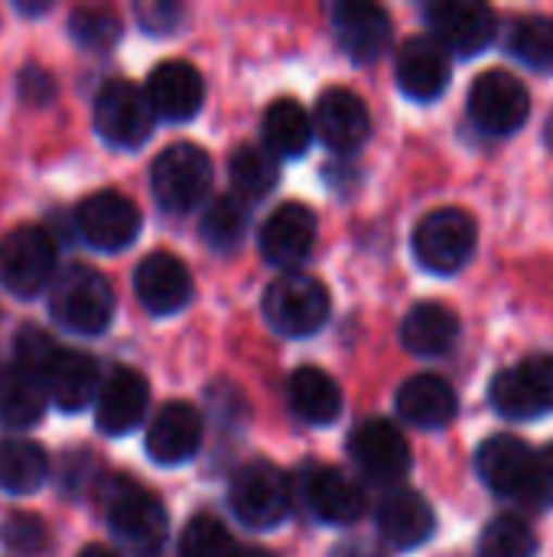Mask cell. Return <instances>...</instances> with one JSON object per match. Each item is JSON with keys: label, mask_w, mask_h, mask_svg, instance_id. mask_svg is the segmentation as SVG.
I'll use <instances>...</instances> for the list:
<instances>
[{"label": "cell", "mask_w": 553, "mask_h": 557, "mask_svg": "<svg viewBox=\"0 0 553 557\" xmlns=\"http://www.w3.org/2000/svg\"><path fill=\"white\" fill-rule=\"evenodd\" d=\"M150 405V385L134 369H114L98 388V428L111 437L130 434Z\"/></svg>", "instance_id": "obj_23"}, {"label": "cell", "mask_w": 553, "mask_h": 557, "mask_svg": "<svg viewBox=\"0 0 553 557\" xmlns=\"http://www.w3.org/2000/svg\"><path fill=\"white\" fill-rule=\"evenodd\" d=\"M378 532L394 552H414L437 532V516L420 493L398 490L378 509Z\"/></svg>", "instance_id": "obj_24"}, {"label": "cell", "mask_w": 553, "mask_h": 557, "mask_svg": "<svg viewBox=\"0 0 553 557\" xmlns=\"http://www.w3.org/2000/svg\"><path fill=\"white\" fill-rule=\"evenodd\" d=\"M228 499L248 529H277L290 512V483L274 463L254 460L235 473Z\"/></svg>", "instance_id": "obj_7"}, {"label": "cell", "mask_w": 553, "mask_h": 557, "mask_svg": "<svg viewBox=\"0 0 553 557\" xmlns=\"http://www.w3.org/2000/svg\"><path fill=\"white\" fill-rule=\"evenodd\" d=\"M456 339H460V320L447 304H437V300L417 304L401 323L404 349L424 359L443 356L447 349H453Z\"/></svg>", "instance_id": "obj_27"}, {"label": "cell", "mask_w": 553, "mask_h": 557, "mask_svg": "<svg viewBox=\"0 0 553 557\" xmlns=\"http://www.w3.org/2000/svg\"><path fill=\"white\" fill-rule=\"evenodd\" d=\"M398 414L420 428V431H440L456 418V392L447 379L440 375H414L401 385L398 392Z\"/></svg>", "instance_id": "obj_25"}, {"label": "cell", "mask_w": 553, "mask_h": 557, "mask_svg": "<svg viewBox=\"0 0 553 557\" xmlns=\"http://www.w3.org/2000/svg\"><path fill=\"white\" fill-rule=\"evenodd\" d=\"M134 290H137V300L153 317H169V313H179L192 300V274L176 255L156 251L137 264Z\"/></svg>", "instance_id": "obj_16"}, {"label": "cell", "mask_w": 553, "mask_h": 557, "mask_svg": "<svg viewBox=\"0 0 553 557\" xmlns=\"http://www.w3.org/2000/svg\"><path fill=\"white\" fill-rule=\"evenodd\" d=\"M287 398L306 424H332L342 414V388L323 369L303 366L287 382Z\"/></svg>", "instance_id": "obj_29"}, {"label": "cell", "mask_w": 553, "mask_h": 557, "mask_svg": "<svg viewBox=\"0 0 553 557\" xmlns=\"http://www.w3.org/2000/svg\"><path fill=\"white\" fill-rule=\"evenodd\" d=\"M492 408L512 421H535L553 411V356H535L492 379Z\"/></svg>", "instance_id": "obj_9"}, {"label": "cell", "mask_w": 553, "mask_h": 557, "mask_svg": "<svg viewBox=\"0 0 553 557\" xmlns=\"http://www.w3.org/2000/svg\"><path fill=\"white\" fill-rule=\"evenodd\" d=\"M521 503L538 506V509H551L553 506V444L541 447L535 454L531 476H528V490H525Z\"/></svg>", "instance_id": "obj_39"}, {"label": "cell", "mask_w": 553, "mask_h": 557, "mask_svg": "<svg viewBox=\"0 0 553 557\" xmlns=\"http://www.w3.org/2000/svg\"><path fill=\"white\" fill-rule=\"evenodd\" d=\"M349 454L372 483H398L411 470V447L385 418L362 421L349 437Z\"/></svg>", "instance_id": "obj_13"}, {"label": "cell", "mask_w": 553, "mask_h": 557, "mask_svg": "<svg viewBox=\"0 0 553 557\" xmlns=\"http://www.w3.org/2000/svg\"><path fill=\"white\" fill-rule=\"evenodd\" d=\"M228 173H231V186H235L231 196H238L241 202H254V199H264L277 186L280 163L264 144H244L235 150Z\"/></svg>", "instance_id": "obj_32"}, {"label": "cell", "mask_w": 553, "mask_h": 557, "mask_svg": "<svg viewBox=\"0 0 553 557\" xmlns=\"http://www.w3.org/2000/svg\"><path fill=\"white\" fill-rule=\"evenodd\" d=\"M238 552L241 545L215 516H196L179 539V557H238Z\"/></svg>", "instance_id": "obj_36"}, {"label": "cell", "mask_w": 553, "mask_h": 557, "mask_svg": "<svg viewBox=\"0 0 553 557\" xmlns=\"http://www.w3.org/2000/svg\"><path fill=\"white\" fill-rule=\"evenodd\" d=\"M49 476V457L39 444L7 437L0 441V490L13 496L36 493Z\"/></svg>", "instance_id": "obj_31"}, {"label": "cell", "mask_w": 553, "mask_h": 557, "mask_svg": "<svg viewBox=\"0 0 553 557\" xmlns=\"http://www.w3.org/2000/svg\"><path fill=\"white\" fill-rule=\"evenodd\" d=\"M329 557H385L375 545L368 542H345V545H336V552Z\"/></svg>", "instance_id": "obj_43"}, {"label": "cell", "mask_w": 553, "mask_h": 557, "mask_svg": "<svg viewBox=\"0 0 553 557\" xmlns=\"http://www.w3.org/2000/svg\"><path fill=\"white\" fill-rule=\"evenodd\" d=\"M531 463H535V450L521 437H512V434H495V437L482 441V447L476 450L479 480L495 496H505V499L525 496Z\"/></svg>", "instance_id": "obj_19"}, {"label": "cell", "mask_w": 553, "mask_h": 557, "mask_svg": "<svg viewBox=\"0 0 553 557\" xmlns=\"http://www.w3.org/2000/svg\"><path fill=\"white\" fill-rule=\"evenodd\" d=\"M313 144V117L293 98H277L264 114V147L280 157H303Z\"/></svg>", "instance_id": "obj_30"}, {"label": "cell", "mask_w": 553, "mask_h": 557, "mask_svg": "<svg viewBox=\"0 0 553 557\" xmlns=\"http://www.w3.org/2000/svg\"><path fill=\"white\" fill-rule=\"evenodd\" d=\"M46 385L42 375L23 366H10L0 372V424L13 431H26L42 421L46 414Z\"/></svg>", "instance_id": "obj_28"}, {"label": "cell", "mask_w": 553, "mask_h": 557, "mask_svg": "<svg viewBox=\"0 0 553 557\" xmlns=\"http://www.w3.org/2000/svg\"><path fill=\"white\" fill-rule=\"evenodd\" d=\"M306 503L310 512L326 525H352L365 512L362 490L339 470L319 467L306 476Z\"/></svg>", "instance_id": "obj_26"}, {"label": "cell", "mask_w": 553, "mask_h": 557, "mask_svg": "<svg viewBox=\"0 0 553 557\" xmlns=\"http://www.w3.org/2000/svg\"><path fill=\"white\" fill-rule=\"evenodd\" d=\"M78 557H117V555H114L111 548H104V545H88V548H85Z\"/></svg>", "instance_id": "obj_44"}, {"label": "cell", "mask_w": 553, "mask_h": 557, "mask_svg": "<svg viewBox=\"0 0 553 557\" xmlns=\"http://www.w3.org/2000/svg\"><path fill=\"white\" fill-rule=\"evenodd\" d=\"M238 557H277V555H271V552H264V548H241Z\"/></svg>", "instance_id": "obj_45"}, {"label": "cell", "mask_w": 553, "mask_h": 557, "mask_svg": "<svg viewBox=\"0 0 553 557\" xmlns=\"http://www.w3.org/2000/svg\"><path fill=\"white\" fill-rule=\"evenodd\" d=\"M55 349H59V346H55L42 330H36V326L20 330V336H16V366L33 369V372L42 375V369H46V362H49V356H52Z\"/></svg>", "instance_id": "obj_40"}, {"label": "cell", "mask_w": 553, "mask_h": 557, "mask_svg": "<svg viewBox=\"0 0 553 557\" xmlns=\"http://www.w3.org/2000/svg\"><path fill=\"white\" fill-rule=\"evenodd\" d=\"M479 245V225L466 209H433L414 228V258L433 274H456Z\"/></svg>", "instance_id": "obj_3"}, {"label": "cell", "mask_w": 553, "mask_h": 557, "mask_svg": "<svg viewBox=\"0 0 553 557\" xmlns=\"http://www.w3.org/2000/svg\"><path fill=\"white\" fill-rule=\"evenodd\" d=\"M52 320L75 336H98L114 320V290L104 274L85 264H72L55 274L49 290Z\"/></svg>", "instance_id": "obj_1"}, {"label": "cell", "mask_w": 553, "mask_h": 557, "mask_svg": "<svg viewBox=\"0 0 553 557\" xmlns=\"http://www.w3.org/2000/svg\"><path fill=\"white\" fill-rule=\"evenodd\" d=\"M394 75H398V85L407 98L433 101L447 91L453 65H450V55L440 42H433L430 36H411L398 52Z\"/></svg>", "instance_id": "obj_17"}, {"label": "cell", "mask_w": 553, "mask_h": 557, "mask_svg": "<svg viewBox=\"0 0 553 557\" xmlns=\"http://www.w3.org/2000/svg\"><path fill=\"white\" fill-rule=\"evenodd\" d=\"M108 525L134 552L153 555L166 542V509L137 483L114 480L108 490Z\"/></svg>", "instance_id": "obj_5"}, {"label": "cell", "mask_w": 553, "mask_h": 557, "mask_svg": "<svg viewBox=\"0 0 553 557\" xmlns=\"http://www.w3.org/2000/svg\"><path fill=\"white\" fill-rule=\"evenodd\" d=\"M544 140H548V147L553 150V114L548 117V127H544Z\"/></svg>", "instance_id": "obj_46"}, {"label": "cell", "mask_w": 553, "mask_h": 557, "mask_svg": "<svg viewBox=\"0 0 553 557\" xmlns=\"http://www.w3.org/2000/svg\"><path fill=\"white\" fill-rule=\"evenodd\" d=\"M75 225H78V235L91 248L124 251L140 235L143 219H140V209L127 196H121L114 189H101V193H91L78 202Z\"/></svg>", "instance_id": "obj_12"}, {"label": "cell", "mask_w": 553, "mask_h": 557, "mask_svg": "<svg viewBox=\"0 0 553 557\" xmlns=\"http://www.w3.org/2000/svg\"><path fill=\"white\" fill-rule=\"evenodd\" d=\"M42 385H46V398L55 401V408L81 411L98 398L101 379L91 356L75 349H55L42 369Z\"/></svg>", "instance_id": "obj_22"}, {"label": "cell", "mask_w": 553, "mask_h": 557, "mask_svg": "<svg viewBox=\"0 0 553 557\" xmlns=\"http://www.w3.org/2000/svg\"><path fill=\"white\" fill-rule=\"evenodd\" d=\"M150 108L163 121H189L199 114L205 101V82L196 65L169 59L150 72V82L143 88Z\"/></svg>", "instance_id": "obj_18"}, {"label": "cell", "mask_w": 553, "mask_h": 557, "mask_svg": "<svg viewBox=\"0 0 553 557\" xmlns=\"http://www.w3.org/2000/svg\"><path fill=\"white\" fill-rule=\"evenodd\" d=\"M153 121H156V114H153L143 88H137L134 82L117 78L98 91L95 127L111 147H121V150L140 147L153 134Z\"/></svg>", "instance_id": "obj_10"}, {"label": "cell", "mask_w": 553, "mask_h": 557, "mask_svg": "<svg viewBox=\"0 0 553 557\" xmlns=\"http://www.w3.org/2000/svg\"><path fill=\"white\" fill-rule=\"evenodd\" d=\"M313 134L336 153L359 150L372 134L368 104L352 88H326L316 101Z\"/></svg>", "instance_id": "obj_14"}, {"label": "cell", "mask_w": 553, "mask_h": 557, "mask_svg": "<svg viewBox=\"0 0 553 557\" xmlns=\"http://www.w3.org/2000/svg\"><path fill=\"white\" fill-rule=\"evenodd\" d=\"M316 245V215L303 202H284L261 228V255L271 264H300Z\"/></svg>", "instance_id": "obj_20"}, {"label": "cell", "mask_w": 553, "mask_h": 557, "mask_svg": "<svg viewBox=\"0 0 553 557\" xmlns=\"http://www.w3.org/2000/svg\"><path fill=\"white\" fill-rule=\"evenodd\" d=\"M531 114V95L521 78L505 69L482 72L469 88V117L482 134L508 137Z\"/></svg>", "instance_id": "obj_6"}, {"label": "cell", "mask_w": 553, "mask_h": 557, "mask_svg": "<svg viewBox=\"0 0 553 557\" xmlns=\"http://www.w3.org/2000/svg\"><path fill=\"white\" fill-rule=\"evenodd\" d=\"M72 39L88 49H108L121 36V20L108 7H78L68 20Z\"/></svg>", "instance_id": "obj_37"}, {"label": "cell", "mask_w": 553, "mask_h": 557, "mask_svg": "<svg viewBox=\"0 0 553 557\" xmlns=\"http://www.w3.org/2000/svg\"><path fill=\"white\" fill-rule=\"evenodd\" d=\"M20 98L26 104H36V108L49 104L55 98V78L46 69H39V65L23 69V75H20Z\"/></svg>", "instance_id": "obj_42"}, {"label": "cell", "mask_w": 553, "mask_h": 557, "mask_svg": "<svg viewBox=\"0 0 553 557\" xmlns=\"http://www.w3.org/2000/svg\"><path fill=\"white\" fill-rule=\"evenodd\" d=\"M427 26L433 29V42L447 49V55L473 59L479 55L499 29L495 10L479 0H440L427 7Z\"/></svg>", "instance_id": "obj_11"}, {"label": "cell", "mask_w": 553, "mask_h": 557, "mask_svg": "<svg viewBox=\"0 0 553 557\" xmlns=\"http://www.w3.org/2000/svg\"><path fill=\"white\" fill-rule=\"evenodd\" d=\"M329 310H332L329 290L310 274L277 277L264 294V317L271 330L290 339H303L323 330V323L329 320Z\"/></svg>", "instance_id": "obj_4"}, {"label": "cell", "mask_w": 553, "mask_h": 557, "mask_svg": "<svg viewBox=\"0 0 553 557\" xmlns=\"http://www.w3.org/2000/svg\"><path fill=\"white\" fill-rule=\"evenodd\" d=\"M212 176H215L212 173V160L196 144H173V147H166L153 160V170H150L153 196L173 215L199 209L209 199V193H212Z\"/></svg>", "instance_id": "obj_2"}, {"label": "cell", "mask_w": 553, "mask_h": 557, "mask_svg": "<svg viewBox=\"0 0 553 557\" xmlns=\"http://www.w3.org/2000/svg\"><path fill=\"white\" fill-rule=\"evenodd\" d=\"M202 444V418L186 401H169L156 411L147 431V454L163 467H176L196 457Z\"/></svg>", "instance_id": "obj_21"}, {"label": "cell", "mask_w": 553, "mask_h": 557, "mask_svg": "<svg viewBox=\"0 0 553 557\" xmlns=\"http://www.w3.org/2000/svg\"><path fill=\"white\" fill-rule=\"evenodd\" d=\"M332 29L339 46L355 62H378L391 46V16L385 7L368 0H345L332 10Z\"/></svg>", "instance_id": "obj_15"}, {"label": "cell", "mask_w": 553, "mask_h": 557, "mask_svg": "<svg viewBox=\"0 0 553 557\" xmlns=\"http://www.w3.org/2000/svg\"><path fill=\"white\" fill-rule=\"evenodd\" d=\"M508 49L535 72H553V16H518L508 36Z\"/></svg>", "instance_id": "obj_33"}, {"label": "cell", "mask_w": 553, "mask_h": 557, "mask_svg": "<svg viewBox=\"0 0 553 557\" xmlns=\"http://www.w3.org/2000/svg\"><path fill=\"white\" fill-rule=\"evenodd\" d=\"M248 228V206L238 196H218L202 212V238L215 251H231L241 245Z\"/></svg>", "instance_id": "obj_34"}, {"label": "cell", "mask_w": 553, "mask_h": 557, "mask_svg": "<svg viewBox=\"0 0 553 557\" xmlns=\"http://www.w3.org/2000/svg\"><path fill=\"white\" fill-rule=\"evenodd\" d=\"M538 535L518 516H499L479 535V557H535Z\"/></svg>", "instance_id": "obj_35"}, {"label": "cell", "mask_w": 553, "mask_h": 557, "mask_svg": "<svg viewBox=\"0 0 553 557\" xmlns=\"http://www.w3.org/2000/svg\"><path fill=\"white\" fill-rule=\"evenodd\" d=\"M0 542L16 552V555H39L49 545V529L42 525V519L26 516V512H13L7 516V522L0 525Z\"/></svg>", "instance_id": "obj_38"}, {"label": "cell", "mask_w": 553, "mask_h": 557, "mask_svg": "<svg viewBox=\"0 0 553 557\" xmlns=\"http://www.w3.org/2000/svg\"><path fill=\"white\" fill-rule=\"evenodd\" d=\"M55 271V245L39 225H20L0 242V284L13 297H36Z\"/></svg>", "instance_id": "obj_8"}, {"label": "cell", "mask_w": 553, "mask_h": 557, "mask_svg": "<svg viewBox=\"0 0 553 557\" xmlns=\"http://www.w3.org/2000/svg\"><path fill=\"white\" fill-rule=\"evenodd\" d=\"M186 10L173 0H153V3H137V20L147 33H173Z\"/></svg>", "instance_id": "obj_41"}]
</instances>
